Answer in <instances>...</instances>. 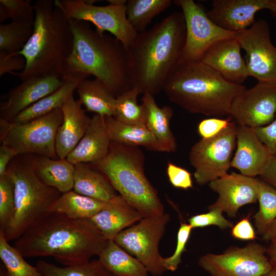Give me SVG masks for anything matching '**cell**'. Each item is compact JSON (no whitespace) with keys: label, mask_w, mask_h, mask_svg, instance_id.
<instances>
[{"label":"cell","mask_w":276,"mask_h":276,"mask_svg":"<svg viewBox=\"0 0 276 276\" xmlns=\"http://www.w3.org/2000/svg\"><path fill=\"white\" fill-rule=\"evenodd\" d=\"M173 2L181 8L186 26L185 42L180 63L200 61L206 51L215 42L237 38L238 33L219 27L208 16L203 7L194 1Z\"/></svg>","instance_id":"4fadbf2b"},{"label":"cell","mask_w":276,"mask_h":276,"mask_svg":"<svg viewBox=\"0 0 276 276\" xmlns=\"http://www.w3.org/2000/svg\"><path fill=\"white\" fill-rule=\"evenodd\" d=\"M74 34L64 76L92 75L102 81L117 98L132 88L127 49L114 37L93 30L89 22L71 19Z\"/></svg>","instance_id":"3957f363"},{"label":"cell","mask_w":276,"mask_h":276,"mask_svg":"<svg viewBox=\"0 0 276 276\" xmlns=\"http://www.w3.org/2000/svg\"><path fill=\"white\" fill-rule=\"evenodd\" d=\"M193 228L189 224L181 222L177 235L176 249L172 255L163 258V262L166 270L175 271L181 262V255L186 250V246Z\"/></svg>","instance_id":"60d3db41"},{"label":"cell","mask_w":276,"mask_h":276,"mask_svg":"<svg viewBox=\"0 0 276 276\" xmlns=\"http://www.w3.org/2000/svg\"><path fill=\"white\" fill-rule=\"evenodd\" d=\"M73 190L81 195L105 202L118 195L105 175L85 163L74 165Z\"/></svg>","instance_id":"4316f807"},{"label":"cell","mask_w":276,"mask_h":276,"mask_svg":"<svg viewBox=\"0 0 276 276\" xmlns=\"http://www.w3.org/2000/svg\"><path fill=\"white\" fill-rule=\"evenodd\" d=\"M257 135L271 155H276V116L268 125L254 128Z\"/></svg>","instance_id":"f6af8a7d"},{"label":"cell","mask_w":276,"mask_h":276,"mask_svg":"<svg viewBox=\"0 0 276 276\" xmlns=\"http://www.w3.org/2000/svg\"><path fill=\"white\" fill-rule=\"evenodd\" d=\"M237 39L246 53L249 76L259 82L276 83V47L271 40L270 27L263 19L238 33Z\"/></svg>","instance_id":"5bb4252c"},{"label":"cell","mask_w":276,"mask_h":276,"mask_svg":"<svg viewBox=\"0 0 276 276\" xmlns=\"http://www.w3.org/2000/svg\"><path fill=\"white\" fill-rule=\"evenodd\" d=\"M36 267L42 276H116L98 259L72 266H58L44 260L37 262Z\"/></svg>","instance_id":"836d02e7"},{"label":"cell","mask_w":276,"mask_h":276,"mask_svg":"<svg viewBox=\"0 0 276 276\" xmlns=\"http://www.w3.org/2000/svg\"><path fill=\"white\" fill-rule=\"evenodd\" d=\"M167 174L171 184L177 188L187 190L193 188L191 174L186 169L169 162Z\"/></svg>","instance_id":"b9f144b4"},{"label":"cell","mask_w":276,"mask_h":276,"mask_svg":"<svg viewBox=\"0 0 276 276\" xmlns=\"http://www.w3.org/2000/svg\"><path fill=\"white\" fill-rule=\"evenodd\" d=\"M273 3L276 5V0H273Z\"/></svg>","instance_id":"db71d44e"},{"label":"cell","mask_w":276,"mask_h":276,"mask_svg":"<svg viewBox=\"0 0 276 276\" xmlns=\"http://www.w3.org/2000/svg\"><path fill=\"white\" fill-rule=\"evenodd\" d=\"M59 6L72 19L91 22L100 33L109 32L127 48L137 35L126 15V3L96 6L87 0H55Z\"/></svg>","instance_id":"8fae6325"},{"label":"cell","mask_w":276,"mask_h":276,"mask_svg":"<svg viewBox=\"0 0 276 276\" xmlns=\"http://www.w3.org/2000/svg\"><path fill=\"white\" fill-rule=\"evenodd\" d=\"M198 263L211 276H262L273 268L266 248L255 242L231 247L220 254H206Z\"/></svg>","instance_id":"7c38bea8"},{"label":"cell","mask_w":276,"mask_h":276,"mask_svg":"<svg viewBox=\"0 0 276 276\" xmlns=\"http://www.w3.org/2000/svg\"><path fill=\"white\" fill-rule=\"evenodd\" d=\"M141 100L147 111L146 126L155 138L159 152H175L177 143L170 126L172 108L168 105L159 107L154 96L149 93L144 94Z\"/></svg>","instance_id":"d4e9b609"},{"label":"cell","mask_w":276,"mask_h":276,"mask_svg":"<svg viewBox=\"0 0 276 276\" xmlns=\"http://www.w3.org/2000/svg\"><path fill=\"white\" fill-rule=\"evenodd\" d=\"M170 219L167 213L145 217L119 233L114 242L139 260L154 276L166 270L159 251V244Z\"/></svg>","instance_id":"9c48e42d"},{"label":"cell","mask_w":276,"mask_h":276,"mask_svg":"<svg viewBox=\"0 0 276 276\" xmlns=\"http://www.w3.org/2000/svg\"><path fill=\"white\" fill-rule=\"evenodd\" d=\"M30 0H1L0 21H11L34 24L35 12Z\"/></svg>","instance_id":"74e56055"},{"label":"cell","mask_w":276,"mask_h":276,"mask_svg":"<svg viewBox=\"0 0 276 276\" xmlns=\"http://www.w3.org/2000/svg\"><path fill=\"white\" fill-rule=\"evenodd\" d=\"M241 49L237 38L221 39L210 47L200 61L226 80L242 84L249 75Z\"/></svg>","instance_id":"d6986e66"},{"label":"cell","mask_w":276,"mask_h":276,"mask_svg":"<svg viewBox=\"0 0 276 276\" xmlns=\"http://www.w3.org/2000/svg\"><path fill=\"white\" fill-rule=\"evenodd\" d=\"M260 179L276 189V155H271Z\"/></svg>","instance_id":"7dc6e473"},{"label":"cell","mask_w":276,"mask_h":276,"mask_svg":"<svg viewBox=\"0 0 276 276\" xmlns=\"http://www.w3.org/2000/svg\"><path fill=\"white\" fill-rule=\"evenodd\" d=\"M206 213L192 216L188 219L189 224L193 228L215 225L222 229L233 227V223L224 217L222 211L218 207L211 205Z\"/></svg>","instance_id":"ab89813d"},{"label":"cell","mask_w":276,"mask_h":276,"mask_svg":"<svg viewBox=\"0 0 276 276\" xmlns=\"http://www.w3.org/2000/svg\"><path fill=\"white\" fill-rule=\"evenodd\" d=\"M139 95L137 89L132 87L118 96L113 117L124 123L146 125L147 111L142 103L137 102Z\"/></svg>","instance_id":"e575fe53"},{"label":"cell","mask_w":276,"mask_h":276,"mask_svg":"<svg viewBox=\"0 0 276 276\" xmlns=\"http://www.w3.org/2000/svg\"><path fill=\"white\" fill-rule=\"evenodd\" d=\"M0 276H8L4 265L0 266Z\"/></svg>","instance_id":"f5cc1de1"},{"label":"cell","mask_w":276,"mask_h":276,"mask_svg":"<svg viewBox=\"0 0 276 276\" xmlns=\"http://www.w3.org/2000/svg\"><path fill=\"white\" fill-rule=\"evenodd\" d=\"M259 211L254 216L258 234L262 236L276 219V189L260 178L258 180Z\"/></svg>","instance_id":"d6a6232c"},{"label":"cell","mask_w":276,"mask_h":276,"mask_svg":"<svg viewBox=\"0 0 276 276\" xmlns=\"http://www.w3.org/2000/svg\"><path fill=\"white\" fill-rule=\"evenodd\" d=\"M186 38L182 12L172 13L137 34L127 49L132 87L140 94L159 93L179 65Z\"/></svg>","instance_id":"6da1fadb"},{"label":"cell","mask_w":276,"mask_h":276,"mask_svg":"<svg viewBox=\"0 0 276 276\" xmlns=\"http://www.w3.org/2000/svg\"><path fill=\"white\" fill-rule=\"evenodd\" d=\"M62 121L61 108L24 123L0 120L1 143L17 155L33 154L58 159L55 139Z\"/></svg>","instance_id":"ba28073f"},{"label":"cell","mask_w":276,"mask_h":276,"mask_svg":"<svg viewBox=\"0 0 276 276\" xmlns=\"http://www.w3.org/2000/svg\"><path fill=\"white\" fill-rule=\"evenodd\" d=\"M236 150L231 167L250 177L260 176L271 156L254 128L237 124Z\"/></svg>","instance_id":"ffe728a7"},{"label":"cell","mask_w":276,"mask_h":276,"mask_svg":"<svg viewBox=\"0 0 276 276\" xmlns=\"http://www.w3.org/2000/svg\"><path fill=\"white\" fill-rule=\"evenodd\" d=\"M249 216V214L244 217L232 228L231 234L234 238L241 240H254L257 238Z\"/></svg>","instance_id":"bcb514c9"},{"label":"cell","mask_w":276,"mask_h":276,"mask_svg":"<svg viewBox=\"0 0 276 276\" xmlns=\"http://www.w3.org/2000/svg\"><path fill=\"white\" fill-rule=\"evenodd\" d=\"M76 90L86 110L103 117H114L116 97L102 81L87 78L80 83Z\"/></svg>","instance_id":"83f0119b"},{"label":"cell","mask_w":276,"mask_h":276,"mask_svg":"<svg viewBox=\"0 0 276 276\" xmlns=\"http://www.w3.org/2000/svg\"><path fill=\"white\" fill-rule=\"evenodd\" d=\"M63 84L56 90L43 97L18 114L11 122L24 123L62 108L66 100L73 95L80 83L87 78L86 75H67L63 77Z\"/></svg>","instance_id":"484cf974"},{"label":"cell","mask_w":276,"mask_h":276,"mask_svg":"<svg viewBox=\"0 0 276 276\" xmlns=\"http://www.w3.org/2000/svg\"><path fill=\"white\" fill-rule=\"evenodd\" d=\"M107 240L89 219L50 213L15 240L24 257H52L63 266L85 263L100 254Z\"/></svg>","instance_id":"7a4b0ae2"},{"label":"cell","mask_w":276,"mask_h":276,"mask_svg":"<svg viewBox=\"0 0 276 276\" xmlns=\"http://www.w3.org/2000/svg\"><path fill=\"white\" fill-rule=\"evenodd\" d=\"M258 178L232 172L211 181L210 188L218 194L213 206L229 217H236L242 206L257 201Z\"/></svg>","instance_id":"e0dca14e"},{"label":"cell","mask_w":276,"mask_h":276,"mask_svg":"<svg viewBox=\"0 0 276 276\" xmlns=\"http://www.w3.org/2000/svg\"><path fill=\"white\" fill-rule=\"evenodd\" d=\"M103 202L84 196L71 190L62 193L49 209V212L63 214L76 219H89L104 206Z\"/></svg>","instance_id":"4dcf8cb0"},{"label":"cell","mask_w":276,"mask_h":276,"mask_svg":"<svg viewBox=\"0 0 276 276\" xmlns=\"http://www.w3.org/2000/svg\"><path fill=\"white\" fill-rule=\"evenodd\" d=\"M144 217L121 196L117 195L89 220L105 240H114L123 230L131 226Z\"/></svg>","instance_id":"7402d4cb"},{"label":"cell","mask_w":276,"mask_h":276,"mask_svg":"<svg viewBox=\"0 0 276 276\" xmlns=\"http://www.w3.org/2000/svg\"><path fill=\"white\" fill-rule=\"evenodd\" d=\"M229 116L238 125L265 126L276 116V83L259 82L234 100Z\"/></svg>","instance_id":"9a60e30c"},{"label":"cell","mask_w":276,"mask_h":276,"mask_svg":"<svg viewBox=\"0 0 276 276\" xmlns=\"http://www.w3.org/2000/svg\"><path fill=\"white\" fill-rule=\"evenodd\" d=\"M262 239L267 242L270 241L273 239H276V219L266 232L262 236Z\"/></svg>","instance_id":"f907efd6"},{"label":"cell","mask_w":276,"mask_h":276,"mask_svg":"<svg viewBox=\"0 0 276 276\" xmlns=\"http://www.w3.org/2000/svg\"><path fill=\"white\" fill-rule=\"evenodd\" d=\"M0 258L8 276H42L36 266L29 264L22 254L7 240L0 229Z\"/></svg>","instance_id":"d590c367"},{"label":"cell","mask_w":276,"mask_h":276,"mask_svg":"<svg viewBox=\"0 0 276 276\" xmlns=\"http://www.w3.org/2000/svg\"><path fill=\"white\" fill-rule=\"evenodd\" d=\"M237 128V123L232 121L218 134L201 139L191 147L189 161L199 185L210 183L227 173L236 146Z\"/></svg>","instance_id":"30bf717a"},{"label":"cell","mask_w":276,"mask_h":276,"mask_svg":"<svg viewBox=\"0 0 276 276\" xmlns=\"http://www.w3.org/2000/svg\"><path fill=\"white\" fill-rule=\"evenodd\" d=\"M232 121V118L230 116L226 119L212 118L203 119L198 124V133L201 139L211 137L226 128Z\"/></svg>","instance_id":"ee69618b"},{"label":"cell","mask_w":276,"mask_h":276,"mask_svg":"<svg viewBox=\"0 0 276 276\" xmlns=\"http://www.w3.org/2000/svg\"><path fill=\"white\" fill-rule=\"evenodd\" d=\"M263 9H269L276 17V5L273 0H214L206 12L220 28L240 33L253 25L256 14Z\"/></svg>","instance_id":"2e32d148"},{"label":"cell","mask_w":276,"mask_h":276,"mask_svg":"<svg viewBox=\"0 0 276 276\" xmlns=\"http://www.w3.org/2000/svg\"><path fill=\"white\" fill-rule=\"evenodd\" d=\"M6 172L13 180L15 197L13 214L4 231L9 242L19 238L45 217L52 204L62 193L39 178L26 154L14 157Z\"/></svg>","instance_id":"52a82bcc"},{"label":"cell","mask_w":276,"mask_h":276,"mask_svg":"<svg viewBox=\"0 0 276 276\" xmlns=\"http://www.w3.org/2000/svg\"><path fill=\"white\" fill-rule=\"evenodd\" d=\"M111 143L105 117L95 114L83 137L66 159L74 165L97 162L106 156Z\"/></svg>","instance_id":"603a6c76"},{"label":"cell","mask_w":276,"mask_h":276,"mask_svg":"<svg viewBox=\"0 0 276 276\" xmlns=\"http://www.w3.org/2000/svg\"><path fill=\"white\" fill-rule=\"evenodd\" d=\"M15 207L14 183L6 172L0 176V229L5 231L10 221Z\"/></svg>","instance_id":"f35d334b"},{"label":"cell","mask_w":276,"mask_h":276,"mask_svg":"<svg viewBox=\"0 0 276 276\" xmlns=\"http://www.w3.org/2000/svg\"><path fill=\"white\" fill-rule=\"evenodd\" d=\"M79 100L73 95L65 102L61 109L63 121L59 127L55 139L56 154L59 158L65 159L84 135L90 122Z\"/></svg>","instance_id":"44dd1931"},{"label":"cell","mask_w":276,"mask_h":276,"mask_svg":"<svg viewBox=\"0 0 276 276\" xmlns=\"http://www.w3.org/2000/svg\"><path fill=\"white\" fill-rule=\"evenodd\" d=\"M269 246L266 248V255L272 267L276 269V239L270 241Z\"/></svg>","instance_id":"681fc988"},{"label":"cell","mask_w":276,"mask_h":276,"mask_svg":"<svg viewBox=\"0 0 276 276\" xmlns=\"http://www.w3.org/2000/svg\"><path fill=\"white\" fill-rule=\"evenodd\" d=\"M98 259L116 276H148L145 266L113 240H108Z\"/></svg>","instance_id":"f546056e"},{"label":"cell","mask_w":276,"mask_h":276,"mask_svg":"<svg viewBox=\"0 0 276 276\" xmlns=\"http://www.w3.org/2000/svg\"><path fill=\"white\" fill-rule=\"evenodd\" d=\"M35 173L45 185L56 188L61 193L73 190L74 165L65 159L26 154Z\"/></svg>","instance_id":"cb8c5ba5"},{"label":"cell","mask_w":276,"mask_h":276,"mask_svg":"<svg viewBox=\"0 0 276 276\" xmlns=\"http://www.w3.org/2000/svg\"><path fill=\"white\" fill-rule=\"evenodd\" d=\"M17 156L14 151L9 147L2 144L0 146V176L5 174L12 159Z\"/></svg>","instance_id":"c3c4849f"},{"label":"cell","mask_w":276,"mask_h":276,"mask_svg":"<svg viewBox=\"0 0 276 276\" xmlns=\"http://www.w3.org/2000/svg\"><path fill=\"white\" fill-rule=\"evenodd\" d=\"M33 24L11 21L0 25V51L9 53L21 51L31 37Z\"/></svg>","instance_id":"8d00e7d4"},{"label":"cell","mask_w":276,"mask_h":276,"mask_svg":"<svg viewBox=\"0 0 276 276\" xmlns=\"http://www.w3.org/2000/svg\"><path fill=\"white\" fill-rule=\"evenodd\" d=\"M171 4L170 0H128L126 4L127 17L136 32L141 33Z\"/></svg>","instance_id":"1f68e13d"},{"label":"cell","mask_w":276,"mask_h":276,"mask_svg":"<svg viewBox=\"0 0 276 276\" xmlns=\"http://www.w3.org/2000/svg\"><path fill=\"white\" fill-rule=\"evenodd\" d=\"M262 276H276V269L272 268L271 270Z\"/></svg>","instance_id":"816d5d0a"},{"label":"cell","mask_w":276,"mask_h":276,"mask_svg":"<svg viewBox=\"0 0 276 276\" xmlns=\"http://www.w3.org/2000/svg\"><path fill=\"white\" fill-rule=\"evenodd\" d=\"M26 60L19 52L9 53L0 51V77L5 74H13L16 71H23Z\"/></svg>","instance_id":"7bdbcfd3"},{"label":"cell","mask_w":276,"mask_h":276,"mask_svg":"<svg viewBox=\"0 0 276 276\" xmlns=\"http://www.w3.org/2000/svg\"><path fill=\"white\" fill-rule=\"evenodd\" d=\"M33 6V33L19 52L26 59V67L12 74L21 81L34 77H63L64 64L73 47L71 19L52 0H38Z\"/></svg>","instance_id":"277c9868"},{"label":"cell","mask_w":276,"mask_h":276,"mask_svg":"<svg viewBox=\"0 0 276 276\" xmlns=\"http://www.w3.org/2000/svg\"><path fill=\"white\" fill-rule=\"evenodd\" d=\"M63 81V77L55 76L34 77L21 81L1 103L0 120L11 122L26 108L58 89Z\"/></svg>","instance_id":"ac0fdd59"},{"label":"cell","mask_w":276,"mask_h":276,"mask_svg":"<svg viewBox=\"0 0 276 276\" xmlns=\"http://www.w3.org/2000/svg\"><path fill=\"white\" fill-rule=\"evenodd\" d=\"M246 89L198 61L180 62L162 91L171 102L190 113L219 118L229 116L234 100Z\"/></svg>","instance_id":"5b68a950"},{"label":"cell","mask_w":276,"mask_h":276,"mask_svg":"<svg viewBox=\"0 0 276 276\" xmlns=\"http://www.w3.org/2000/svg\"><path fill=\"white\" fill-rule=\"evenodd\" d=\"M105 121L111 142L159 151L155 138L146 125L124 123L112 116L105 117Z\"/></svg>","instance_id":"f1b7e54d"},{"label":"cell","mask_w":276,"mask_h":276,"mask_svg":"<svg viewBox=\"0 0 276 276\" xmlns=\"http://www.w3.org/2000/svg\"><path fill=\"white\" fill-rule=\"evenodd\" d=\"M144 163L139 147L111 142L106 156L91 165L144 217L160 215L164 213V206L145 174Z\"/></svg>","instance_id":"8992f818"}]
</instances>
